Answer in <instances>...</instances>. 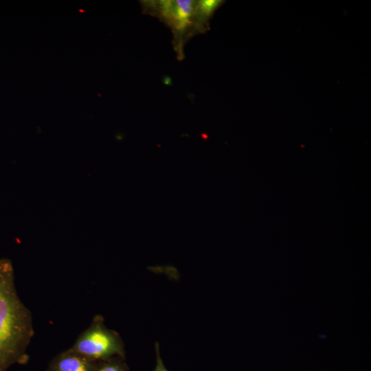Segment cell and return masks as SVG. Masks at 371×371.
<instances>
[{"label":"cell","instance_id":"1","mask_svg":"<svg viewBox=\"0 0 371 371\" xmlns=\"http://www.w3.org/2000/svg\"><path fill=\"white\" fill-rule=\"evenodd\" d=\"M34 335L32 313L17 293L12 265L8 259H1L0 371L28 361Z\"/></svg>","mask_w":371,"mask_h":371},{"label":"cell","instance_id":"2","mask_svg":"<svg viewBox=\"0 0 371 371\" xmlns=\"http://www.w3.org/2000/svg\"><path fill=\"white\" fill-rule=\"evenodd\" d=\"M91 361L99 362L112 358L124 359V344L118 333L108 328L101 315H95L69 348Z\"/></svg>","mask_w":371,"mask_h":371},{"label":"cell","instance_id":"3","mask_svg":"<svg viewBox=\"0 0 371 371\" xmlns=\"http://www.w3.org/2000/svg\"><path fill=\"white\" fill-rule=\"evenodd\" d=\"M97 363L67 349L50 361L47 371H95Z\"/></svg>","mask_w":371,"mask_h":371},{"label":"cell","instance_id":"4","mask_svg":"<svg viewBox=\"0 0 371 371\" xmlns=\"http://www.w3.org/2000/svg\"><path fill=\"white\" fill-rule=\"evenodd\" d=\"M162 8L165 13L169 12L175 21L177 27L185 28L190 21L193 12V3L191 1H164Z\"/></svg>","mask_w":371,"mask_h":371},{"label":"cell","instance_id":"5","mask_svg":"<svg viewBox=\"0 0 371 371\" xmlns=\"http://www.w3.org/2000/svg\"><path fill=\"white\" fill-rule=\"evenodd\" d=\"M95 371H128V368L123 359L115 357L98 362Z\"/></svg>","mask_w":371,"mask_h":371},{"label":"cell","instance_id":"6","mask_svg":"<svg viewBox=\"0 0 371 371\" xmlns=\"http://www.w3.org/2000/svg\"><path fill=\"white\" fill-rule=\"evenodd\" d=\"M221 1L208 0L201 1L200 8L204 14H212L213 11L221 3Z\"/></svg>","mask_w":371,"mask_h":371},{"label":"cell","instance_id":"7","mask_svg":"<svg viewBox=\"0 0 371 371\" xmlns=\"http://www.w3.org/2000/svg\"><path fill=\"white\" fill-rule=\"evenodd\" d=\"M156 349V366L153 371H168L165 367L163 361L161 358L159 345L157 344L155 346Z\"/></svg>","mask_w":371,"mask_h":371},{"label":"cell","instance_id":"8","mask_svg":"<svg viewBox=\"0 0 371 371\" xmlns=\"http://www.w3.org/2000/svg\"><path fill=\"white\" fill-rule=\"evenodd\" d=\"M47 371V370H46Z\"/></svg>","mask_w":371,"mask_h":371}]
</instances>
